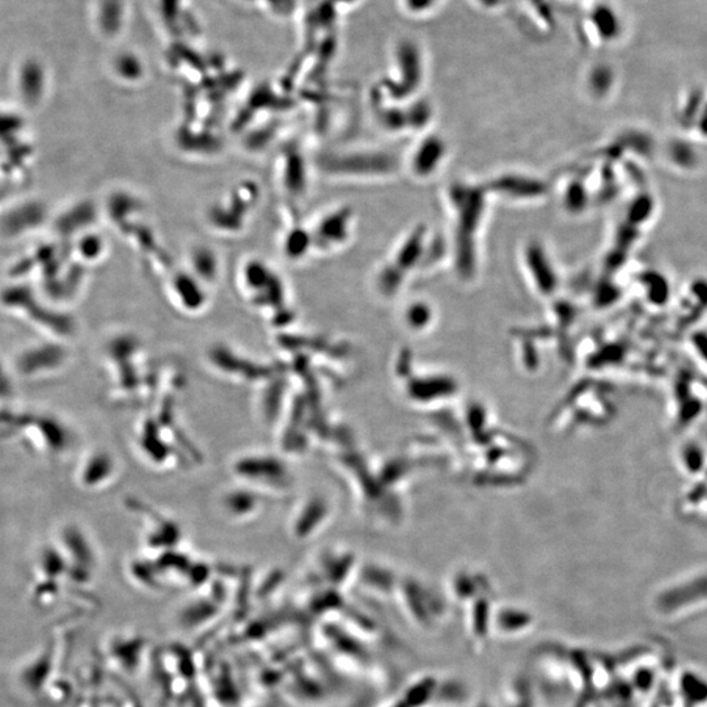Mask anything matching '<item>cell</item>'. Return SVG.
Instances as JSON below:
<instances>
[{"label":"cell","mask_w":707,"mask_h":707,"mask_svg":"<svg viewBox=\"0 0 707 707\" xmlns=\"http://www.w3.org/2000/svg\"><path fill=\"white\" fill-rule=\"evenodd\" d=\"M55 363H57V355L53 351L36 350L24 355L20 362V368L23 374L33 375L38 371L53 367Z\"/></svg>","instance_id":"cell-1"},{"label":"cell","mask_w":707,"mask_h":707,"mask_svg":"<svg viewBox=\"0 0 707 707\" xmlns=\"http://www.w3.org/2000/svg\"><path fill=\"white\" fill-rule=\"evenodd\" d=\"M4 381L3 376H2V370H0V384H2Z\"/></svg>","instance_id":"cell-2"}]
</instances>
